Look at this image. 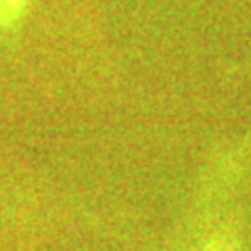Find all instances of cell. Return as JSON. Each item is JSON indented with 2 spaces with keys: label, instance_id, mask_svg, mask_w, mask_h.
<instances>
[{
  "label": "cell",
  "instance_id": "cell-1",
  "mask_svg": "<svg viewBox=\"0 0 251 251\" xmlns=\"http://www.w3.org/2000/svg\"><path fill=\"white\" fill-rule=\"evenodd\" d=\"M182 251H241V218L230 193L207 188L186 224Z\"/></svg>",
  "mask_w": 251,
  "mask_h": 251
}]
</instances>
